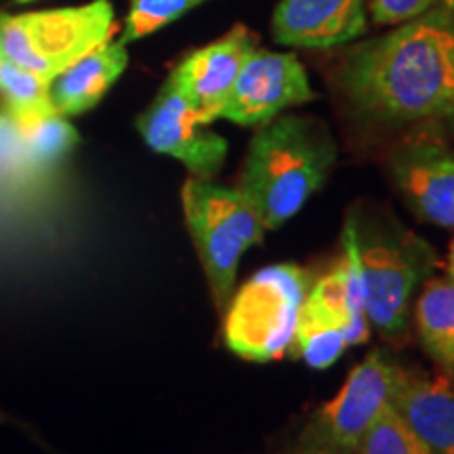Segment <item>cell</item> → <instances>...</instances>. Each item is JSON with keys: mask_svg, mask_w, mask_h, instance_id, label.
Listing matches in <instances>:
<instances>
[{"mask_svg": "<svg viewBox=\"0 0 454 454\" xmlns=\"http://www.w3.org/2000/svg\"><path fill=\"white\" fill-rule=\"evenodd\" d=\"M288 454H343L339 450H333L328 446H320V444H308V442H299L297 446L293 448Z\"/></svg>", "mask_w": 454, "mask_h": 454, "instance_id": "7402d4cb", "label": "cell"}, {"mask_svg": "<svg viewBox=\"0 0 454 454\" xmlns=\"http://www.w3.org/2000/svg\"><path fill=\"white\" fill-rule=\"evenodd\" d=\"M309 286V274L294 263L268 265L253 274L225 308L227 348L251 362L282 357L293 345Z\"/></svg>", "mask_w": 454, "mask_h": 454, "instance_id": "5b68a950", "label": "cell"}, {"mask_svg": "<svg viewBox=\"0 0 454 454\" xmlns=\"http://www.w3.org/2000/svg\"><path fill=\"white\" fill-rule=\"evenodd\" d=\"M417 331L423 349L440 366L454 371V280L434 278L417 301Z\"/></svg>", "mask_w": 454, "mask_h": 454, "instance_id": "2e32d148", "label": "cell"}, {"mask_svg": "<svg viewBox=\"0 0 454 454\" xmlns=\"http://www.w3.org/2000/svg\"><path fill=\"white\" fill-rule=\"evenodd\" d=\"M394 412L434 454H454V387L444 377L400 368Z\"/></svg>", "mask_w": 454, "mask_h": 454, "instance_id": "5bb4252c", "label": "cell"}, {"mask_svg": "<svg viewBox=\"0 0 454 454\" xmlns=\"http://www.w3.org/2000/svg\"><path fill=\"white\" fill-rule=\"evenodd\" d=\"M181 202L213 301L223 311L234 294L238 265L268 230L240 190L213 181L190 177L181 192Z\"/></svg>", "mask_w": 454, "mask_h": 454, "instance_id": "277c9868", "label": "cell"}, {"mask_svg": "<svg viewBox=\"0 0 454 454\" xmlns=\"http://www.w3.org/2000/svg\"><path fill=\"white\" fill-rule=\"evenodd\" d=\"M311 99L316 90L297 55L254 49L238 74L221 118L240 127H263L288 107Z\"/></svg>", "mask_w": 454, "mask_h": 454, "instance_id": "30bf717a", "label": "cell"}, {"mask_svg": "<svg viewBox=\"0 0 454 454\" xmlns=\"http://www.w3.org/2000/svg\"><path fill=\"white\" fill-rule=\"evenodd\" d=\"M173 81L162 84L152 106L137 118L141 137L158 154L170 156L190 170L192 177L213 181L227 158L225 137L208 129Z\"/></svg>", "mask_w": 454, "mask_h": 454, "instance_id": "9c48e42d", "label": "cell"}, {"mask_svg": "<svg viewBox=\"0 0 454 454\" xmlns=\"http://www.w3.org/2000/svg\"><path fill=\"white\" fill-rule=\"evenodd\" d=\"M357 454H434L417 435L389 411L362 442Z\"/></svg>", "mask_w": 454, "mask_h": 454, "instance_id": "ffe728a7", "label": "cell"}, {"mask_svg": "<svg viewBox=\"0 0 454 454\" xmlns=\"http://www.w3.org/2000/svg\"><path fill=\"white\" fill-rule=\"evenodd\" d=\"M334 160L337 145L325 122L278 116L254 133L238 190L257 208L265 230H278L325 185Z\"/></svg>", "mask_w": 454, "mask_h": 454, "instance_id": "7a4b0ae2", "label": "cell"}, {"mask_svg": "<svg viewBox=\"0 0 454 454\" xmlns=\"http://www.w3.org/2000/svg\"><path fill=\"white\" fill-rule=\"evenodd\" d=\"M114 9L107 0L27 15L0 13V57L51 82L81 57L110 43Z\"/></svg>", "mask_w": 454, "mask_h": 454, "instance_id": "8992f818", "label": "cell"}, {"mask_svg": "<svg viewBox=\"0 0 454 454\" xmlns=\"http://www.w3.org/2000/svg\"><path fill=\"white\" fill-rule=\"evenodd\" d=\"M400 364L377 349L349 372L339 394L317 408L299 442L357 454L374 425L394 411Z\"/></svg>", "mask_w": 454, "mask_h": 454, "instance_id": "ba28073f", "label": "cell"}, {"mask_svg": "<svg viewBox=\"0 0 454 454\" xmlns=\"http://www.w3.org/2000/svg\"><path fill=\"white\" fill-rule=\"evenodd\" d=\"M17 133H20L21 147L27 167L34 173H44L53 168L74 150L78 144V133L66 116L61 114H44V116L27 118V121H15Z\"/></svg>", "mask_w": 454, "mask_h": 454, "instance_id": "e0dca14e", "label": "cell"}, {"mask_svg": "<svg viewBox=\"0 0 454 454\" xmlns=\"http://www.w3.org/2000/svg\"><path fill=\"white\" fill-rule=\"evenodd\" d=\"M452 372H454V371H452Z\"/></svg>", "mask_w": 454, "mask_h": 454, "instance_id": "484cf974", "label": "cell"}, {"mask_svg": "<svg viewBox=\"0 0 454 454\" xmlns=\"http://www.w3.org/2000/svg\"><path fill=\"white\" fill-rule=\"evenodd\" d=\"M127 64L129 55L121 41L93 49L51 81L49 95L53 110L61 116L89 112L122 76Z\"/></svg>", "mask_w": 454, "mask_h": 454, "instance_id": "9a60e30c", "label": "cell"}, {"mask_svg": "<svg viewBox=\"0 0 454 454\" xmlns=\"http://www.w3.org/2000/svg\"><path fill=\"white\" fill-rule=\"evenodd\" d=\"M271 32L284 47H339L366 32V0H280Z\"/></svg>", "mask_w": 454, "mask_h": 454, "instance_id": "4fadbf2b", "label": "cell"}, {"mask_svg": "<svg viewBox=\"0 0 454 454\" xmlns=\"http://www.w3.org/2000/svg\"><path fill=\"white\" fill-rule=\"evenodd\" d=\"M440 0H368L374 24L400 26L434 9Z\"/></svg>", "mask_w": 454, "mask_h": 454, "instance_id": "44dd1931", "label": "cell"}, {"mask_svg": "<svg viewBox=\"0 0 454 454\" xmlns=\"http://www.w3.org/2000/svg\"><path fill=\"white\" fill-rule=\"evenodd\" d=\"M202 3L207 0H130L121 43L127 47L129 43L141 41L160 27L177 21L187 11Z\"/></svg>", "mask_w": 454, "mask_h": 454, "instance_id": "d6986e66", "label": "cell"}, {"mask_svg": "<svg viewBox=\"0 0 454 454\" xmlns=\"http://www.w3.org/2000/svg\"><path fill=\"white\" fill-rule=\"evenodd\" d=\"M254 49V34L244 26H236L219 41L192 51L168 78L190 101L200 121L211 124L221 118L238 74Z\"/></svg>", "mask_w": 454, "mask_h": 454, "instance_id": "7c38bea8", "label": "cell"}, {"mask_svg": "<svg viewBox=\"0 0 454 454\" xmlns=\"http://www.w3.org/2000/svg\"><path fill=\"white\" fill-rule=\"evenodd\" d=\"M343 247L360 270L368 325L383 334L404 333L412 294L435 263L429 244L397 221L356 219L345 225Z\"/></svg>", "mask_w": 454, "mask_h": 454, "instance_id": "3957f363", "label": "cell"}, {"mask_svg": "<svg viewBox=\"0 0 454 454\" xmlns=\"http://www.w3.org/2000/svg\"><path fill=\"white\" fill-rule=\"evenodd\" d=\"M17 3H32V0H17Z\"/></svg>", "mask_w": 454, "mask_h": 454, "instance_id": "d4e9b609", "label": "cell"}, {"mask_svg": "<svg viewBox=\"0 0 454 454\" xmlns=\"http://www.w3.org/2000/svg\"><path fill=\"white\" fill-rule=\"evenodd\" d=\"M448 270H450V278L454 280V244L450 248V263H448Z\"/></svg>", "mask_w": 454, "mask_h": 454, "instance_id": "cb8c5ba5", "label": "cell"}, {"mask_svg": "<svg viewBox=\"0 0 454 454\" xmlns=\"http://www.w3.org/2000/svg\"><path fill=\"white\" fill-rule=\"evenodd\" d=\"M395 190L419 219L454 230V150L431 137L395 147L389 160Z\"/></svg>", "mask_w": 454, "mask_h": 454, "instance_id": "8fae6325", "label": "cell"}, {"mask_svg": "<svg viewBox=\"0 0 454 454\" xmlns=\"http://www.w3.org/2000/svg\"><path fill=\"white\" fill-rule=\"evenodd\" d=\"M339 84L362 118L454 121V13L434 7L345 57Z\"/></svg>", "mask_w": 454, "mask_h": 454, "instance_id": "6da1fadb", "label": "cell"}, {"mask_svg": "<svg viewBox=\"0 0 454 454\" xmlns=\"http://www.w3.org/2000/svg\"><path fill=\"white\" fill-rule=\"evenodd\" d=\"M366 299L354 253L309 286L299 314L294 354L311 368H328L351 345L368 337Z\"/></svg>", "mask_w": 454, "mask_h": 454, "instance_id": "52a82bcc", "label": "cell"}, {"mask_svg": "<svg viewBox=\"0 0 454 454\" xmlns=\"http://www.w3.org/2000/svg\"><path fill=\"white\" fill-rule=\"evenodd\" d=\"M435 7H442V9H446V11H450V13H454V0H440Z\"/></svg>", "mask_w": 454, "mask_h": 454, "instance_id": "603a6c76", "label": "cell"}, {"mask_svg": "<svg viewBox=\"0 0 454 454\" xmlns=\"http://www.w3.org/2000/svg\"><path fill=\"white\" fill-rule=\"evenodd\" d=\"M49 84L44 78L0 57V98L13 121H27L55 112Z\"/></svg>", "mask_w": 454, "mask_h": 454, "instance_id": "ac0fdd59", "label": "cell"}]
</instances>
